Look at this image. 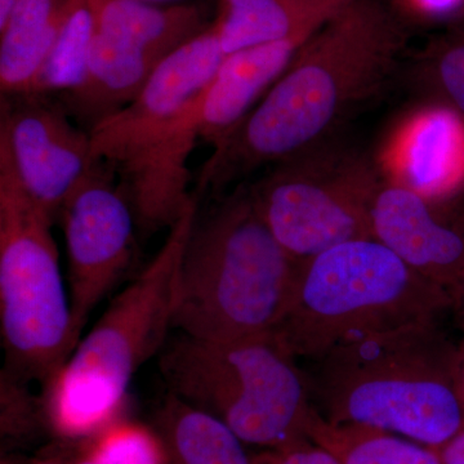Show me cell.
I'll use <instances>...</instances> for the list:
<instances>
[{
	"label": "cell",
	"instance_id": "1",
	"mask_svg": "<svg viewBox=\"0 0 464 464\" xmlns=\"http://www.w3.org/2000/svg\"><path fill=\"white\" fill-rule=\"evenodd\" d=\"M404 18L384 0H350L301 45L288 69L213 151L197 194L219 191L259 168L334 136L377 97L408 45Z\"/></svg>",
	"mask_w": 464,
	"mask_h": 464
},
{
	"label": "cell",
	"instance_id": "2",
	"mask_svg": "<svg viewBox=\"0 0 464 464\" xmlns=\"http://www.w3.org/2000/svg\"><path fill=\"white\" fill-rule=\"evenodd\" d=\"M307 375L328 422L374 427L435 450L464 431L458 347L438 320L342 342Z\"/></svg>",
	"mask_w": 464,
	"mask_h": 464
},
{
	"label": "cell",
	"instance_id": "3",
	"mask_svg": "<svg viewBox=\"0 0 464 464\" xmlns=\"http://www.w3.org/2000/svg\"><path fill=\"white\" fill-rule=\"evenodd\" d=\"M198 210L199 195L194 192L154 258L112 299L63 368L43 387L45 420L58 436L94 438L118 422L134 374L167 346Z\"/></svg>",
	"mask_w": 464,
	"mask_h": 464
},
{
	"label": "cell",
	"instance_id": "4",
	"mask_svg": "<svg viewBox=\"0 0 464 464\" xmlns=\"http://www.w3.org/2000/svg\"><path fill=\"white\" fill-rule=\"evenodd\" d=\"M298 265L268 230L248 186H240L194 226L179 271L174 329L209 342L273 334Z\"/></svg>",
	"mask_w": 464,
	"mask_h": 464
},
{
	"label": "cell",
	"instance_id": "5",
	"mask_svg": "<svg viewBox=\"0 0 464 464\" xmlns=\"http://www.w3.org/2000/svg\"><path fill=\"white\" fill-rule=\"evenodd\" d=\"M454 301L380 241L351 240L299 262L288 307L271 335L295 359L315 362L351 338L439 320Z\"/></svg>",
	"mask_w": 464,
	"mask_h": 464
},
{
	"label": "cell",
	"instance_id": "6",
	"mask_svg": "<svg viewBox=\"0 0 464 464\" xmlns=\"http://www.w3.org/2000/svg\"><path fill=\"white\" fill-rule=\"evenodd\" d=\"M295 360L273 335L209 342L181 334L168 341L159 369L169 393L268 450L310 440L317 409Z\"/></svg>",
	"mask_w": 464,
	"mask_h": 464
},
{
	"label": "cell",
	"instance_id": "7",
	"mask_svg": "<svg viewBox=\"0 0 464 464\" xmlns=\"http://www.w3.org/2000/svg\"><path fill=\"white\" fill-rule=\"evenodd\" d=\"M52 221L0 177V333L5 369L43 387L81 338L63 283Z\"/></svg>",
	"mask_w": 464,
	"mask_h": 464
},
{
	"label": "cell",
	"instance_id": "8",
	"mask_svg": "<svg viewBox=\"0 0 464 464\" xmlns=\"http://www.w3.org/2000/svg\"><path fill=\"white\" fill-rule=\"evenodd\" d=\"M383 181L375 159L334 134L277 161L248 188L275 239L304 262L372 237V209Z\"/></svg>",
	"mask_w": 464,
	"mask_h": 464
},
{
	"label": "cell",
	"instance_id": "9",
	"mask_svg": "<svg viewBox=\"0 0 464 464\" xmlns=\"http://www.w3.org/2000/svg\"><path fill=\"white\" fill-rule=\"evenodd\" d=\"M227 54L212 24L159 63L132 102L90 130L92 154L121 174L199 112L200 96Z\"/></svg>",
	"mask_w": 464,
	"mask_h": 464
},
{
	"label": "cell",
	"instance_id": "10",
	"mask_svg": "<svg viewBox=\"0 0 464 464\" xmlns=\"http://www.w3.org/2000/svg\"><path fill=\"white\" fill-rule=\"evenodd\" d=\"M99 161L91 134L53 99H2L0 177L56 221L67 198Z\"/></svg>",
	"mask_w": 464,
	"mask_h": 464
},
{
	"label": "cell",
	"instance_id": "11",
	"mask_svg": "<svg viewBox=\"0 0 464 464\" xmlns=\"http://www.w3.org/2000/svg\"><path fill=\"white\" fill-rule=\"evenodd\" d=\"M114 172L100 163L61 208L72 322L82 340L85 323L132 262V206Z\"/></svg>",
	"mask_w": 464,
	"mask_h": 464
},
{
	"label": "cell",
	"instance_id": "12",
	"mask_svg": "<svg viewBox=\"0 0 464 464\" xmlns=\"http://www.w3.org/2000/svg\"><path fill=\"white\" fill-rule=\"evenodd\" d=\"M372 237L457 301L464 275V192L430 199L383 181L372 209Z\"/></svg>",
	"mask_w": 464,
	"mask_h": 464
},
{
	"label": "cell",
	"instance_id": "13",
	"mask_svg": "<svg viewBox=\"0 0 464 464\" xmlns=\"http://www.w3.org/2000/svg\"><path fill=\"white\" fill-rule=\"evenodd\" d=\"M384 181L430 198L464 192V115L426 102L406 114L375 158Z\"/></svg>",
	"mask_w": 464,
	"mask_h": 464
},
{
	"label": "cell",
	"instance_id": "14",
	"mask_svg": "<svg viewBox=\"0 0 464 464\" xmlns=\"http://www.w3.org/2000/svg\"><path fill=\"white\" fill-rule=\"evenodd\" d=\"M304 42L266 43L227 54L200 96L201 141L215 146L227 137L288 69Z\"/></svg>",
	"mask_w": 464,
	"mask_h": 464
},
{
	"label": "cell",
	"instance_id": "15",
	"mask_svg": "<svg viewBox=\"0 0 464 464\" xmlns=\"http://www.w3.org/2000/svg\"><path fill=\"white\" fill-rule=\"evenodd\" d=\"M161 60L96 30L81 81L53 100L90 132L136 99Z\"/></svg>",
	"mask_w": 464,
	"mask_h": 464
},
{
	"label": "cell",
	"instance_id": "16",
	"mask_svg": "<svg viewBox=\"0 0 464 464\" xmlns=\"http://www.w3.org/2000/svg\"><path fill=\"white\" fill-rule=\"evenodd\" d=\"M350 0H219L212 21L226 54L266 44L307 41Z\"/></svg>",
	"mask_w": 464,
	"mask_h": 464
},
{
	"label": "cell",
	"instance_id": "17",
	"mask_svg": "<svg viewBox=\"0 0 464 464\" xmlns=\"http://www.w3.org/2000/svg\"><path fill=\"white\" fill-rule=\"evenodd\" d=\"M97 32L164 58L210 26L199 5L143 0H88Z\"/></svg>",
	"mask_w": 464,
	"mask_h": 464
},
{
	"label": "cell",
	"instance_id": "18",
	"mask_svg": "<svg viewBox=\"0 0 464 464\" xmlns=\"http://www.w3.org/2000/svg\"><path fill=\"white\" fill-rule=\"evenodd\" d=\"M69 0H18L0 26L2 99L29 96L51 50Z\"/></svg>",
	"mask_w": 464,
	"mask_h": 464
},
{
	"label": "cell",
	"instance_id": "19",
	"mask_svg": "<svg viewBox=\"0 0 464 464\" xmlns=\"http://www.w3.org/2000/svg\"><path fill=\"white\" fill-rule=\"evenodd\" d=\"M167 464H253L241 441L216 415L168 393L157 429Z\"/></svg>",
	"mask_w": 464,
	"mask_h": 464
},
{
	"label": "cell",
	"instance_id": "20",
	"mask_svg": "<svg viewBox=\"0 0 464 464\" xmlns=\"http://www.w3.org/2000/svg\"><path fill=\"white\" fill-rule=\"evenodd\" d=\"M308 439L341 464H441L435 449L374 427L331 423L319 411Z\"/></svg>",
	"mask_w": 464,
	"mask_h": 464
},
{
	"label": "cell",
	"instance_id": "21",
	"mask_svg": "<svg viewBox=\"0 0 464 464\" xmlns=\"http://www.w3.org/2000/svg\"><path fill=\"white\" fill-rule=\"evenodd\" d=\"M96 21L88 0H69L51 50L26 97L56 99L74 88L83 75Z\"/></svg>",
	"mask_w": 464,
	"mask_h": 464
},
{
	"label": "cell",
	"instance_id": "22",
	"mask_svg": "<svg viewBox=\"0 0 464 464\" xmlns=\"http://www.w3.org/2000/svg\"><path fill=\"white\" fill-rule=\"evenodd\" d=\"M411 72V81L429 102L464 115V17L424 45Z\"/></svg>",
	"mask_w": 464,
	"mask_h": 464
},
{
	"label": "cell",
	"instance_id": "23",
	"mask_svg": "<svg viewBox=\"0 0 464 464\" xmlns=\"http://www.w3.org/2000/svg\"><path fill=\"white\" fill-rule=\"evenodd\" d=\"M88 451L100 464H167L166 449L155 430L119 420L94 436Z\"/></svg>",
	"mask_w": 464,
	"mask_h": 464
},
{
	"label": "cell",
	"instance_id": "24",
	"mask_svg": "<svg viewBox=\"0 0 464 464\" xmlns=\"http://www.w3.org/2000/svg\"><path fill=\"white\" fill-rule=\"evenodd\" d=\"M32 382L24 380L3 369L0 373V406H2V433L7 438L30 435L38 424L45 420L44 402L30 390Z\"/></svg>",
	"mask_w": 464,
	"mask_h": 464
},
{
	"label": "cell",
	"instance_id": "25",
	"mask_svg": "<svg viewBox=\"0 0 464 464\" xmlns=\"http://www.w3.org/2000/svg\"><path fill=\"white\" fill-rule=\"evenodd\" d=\"M400 16L423 24H450L464 17V0H395Z\"/></svg>",
	"mask_w": 464,
	"mask_h": 464
},
{
	"label": "cell",
	"instance_id": "26",
	"mask_svg": "<svg viewBox=\"0 0 464 464\" xmlns=\"http://www.w3.org/2000/svg\"><path fill=\"white\" fill-rule=\"evenodd\" d=\"M253 464H341L326 449L315 442H298L282 449H268L253 456Z\"/></svg>",
	"mask_w": 464,
	"mask_h": 464
},
{
	"label": "cell",
	"instance_id": "27",
	"mask_svg": "<svg viewBox=\"0 0 464 464\" xmlns=\"http://www.w3.org/2000/svg\"><path fill=\"white\" fill-rule=\"evenodd\" d=\"M436 451L441 464H464V431Z\"/></svg>",
	"mask_w": 464,
	"mask_h": 464
},
{
	"label": "cell",
	"instance_id": "28",
	"mask_svg": "<svg viewBox=\"0 0 464 464\" xmlns=\"http://www.w3.org/2000/svg\"><path fill=\"white\" fill-rule=\"evenodd\" d=\"M458 384L464 402V340L458 347Z\"/></svg>",
	"mask_w": 464,
	"mask_h": 464
},
{
	"label": "cell",
	"instance_id": "29",
	"mask_svg": "<svg viewBox=\"0 0 464 464\" xmlns=\"http://www.w3.org/2000/svg\"><path fill=\"white\" fill-rule=\"evenodd\" d=\"M17 3L18 0H0V26L5 25Z\"/></svg>",
	"mask_w": 464,
	"mask_h": 464
},
{
	"label": "cell",
	"instance_id": "30",
	"mask_svg": "<svg viewBox=\"0 0 464 464\" xmlns=\"http://www.w3.org/2000/svg\"><path fill=\"white\" fill-rule=\"evenodd\" d=\"M75 464H100L97 462L96 459H94L93 456L90 453V451H87V453L84 454L83 457L79 458L78 460H76Z\"/></svg>",
	"mask_w": 464,
	"mask_h": 464
},
{
	"label": "cell",
	"instance_id": "31",
	"mask_svg": "<svg viewBox=\"0 0 464 464\" xmlns=\"http://www.w3.org/2000/svg\"><path fill=\"white\" fill-rule=\"evenodd\" d=\"M457 301H459L460 304H462L464 311V275L462 282H460L459 290H458Z\"/></svg>",
	"mask_w": 464,
	"mask_h": 464
},
{
	"label": "cell",
	"instance_id": "32",
	"mask_svg": "<svg viewBox=\"0 0 464 464\" xmlns=\"http://www.w3.org/2000/svg\"><path fill=\"white\" fill-rule=\"evenodd\" d=\"M33 464H63V463H61L60 460H57V459H44V460H38V462H35Z\"/></svg>",
	"mask_w": 464,
	"mask_h": 464
},
{
	"label": "cell",
	"instance_id": "33",
	"mask_svg": "<svg viewBox=\"0 0 464 464\" xmlns=\"http://www.w3.org/2000/svg\"><path fill=\"white\" fill-rule=\"evenodd\" d=\"M143 2H149V3H157V5H164V3H173L177 2V0H143Z\"/></svg>",
	"mask_w": 464,
	"mask_h": 464
}]
</instances>
